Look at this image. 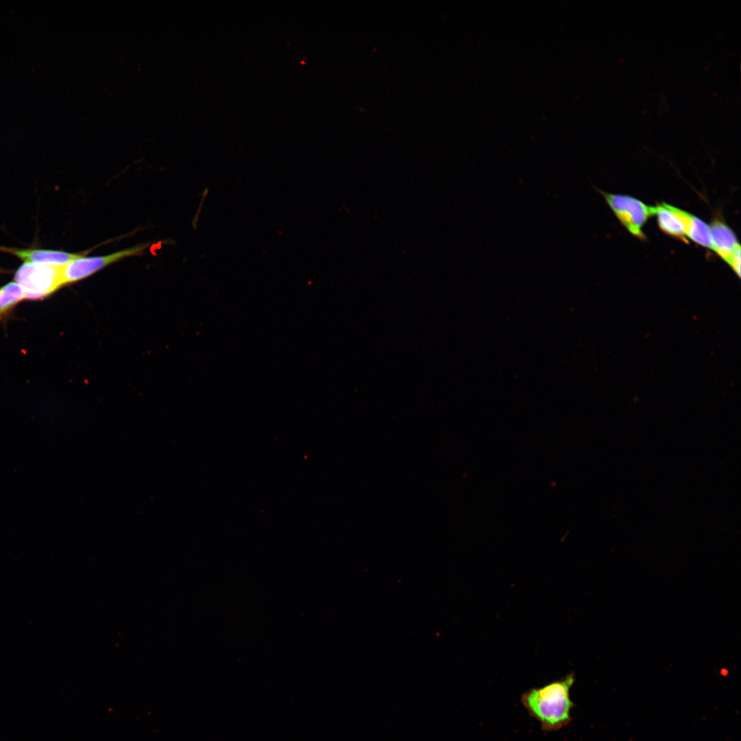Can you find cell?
<instances>
[{
  "instance_id": "obj_1",
  "label": "cell",
  "mask_w": 741,
  "mask_h": 741,
  "mask_svg": "<svg viewBox=\"0 0 741 741\" xmlns=\"http://www.w3.org/2000/svg\"><path fill=\"white\" fill-rule=\"evenodd\" d=\"M575 681L574 674L572 673L522 694V705L528 714L540 722L543 731L559 730L572 720L571 711L575 704L571 700L569 693Z\"/></svg>"
},
{
  "instance_id": "obj_2",
  "label": "cell",
  "mask_w": 741,
  "mask_h": 741,
  "mask_svg": "<svg viewBox=\"0 0 741 741\" xmlns=\"http://www.w3.org/2000/svg\"><path fill=\"white\" fill-rule=\"evenodd\" d=\"M61 267L24 263L16 272L15 282L21 287L25 298H42L62 286Z\"/></svg>"
},
{
  "instance_id": "obj_3",
  "label": "cell",
  "mask_w": 741,
  "mask_h": 741,
  "mask_svg": "<svg viewBox=\"0 0 741 741\" xmlns=\"http://www.w3.org/2000/svg\"><path fill=\"white\" fill-rule=\"evenodd\" d=\"M620 220L633 235L643 239L642 228L648 217L653 215V207H649L635 198L626 195L604 192L596 189Z\"/></svg>"
},
{
  "instance_id": "obj_4",
  "label": "cell",
  "mask_w": 741,
  "mask_h": 741,
  "mask_svg": "<svg viewBox=\"0 0 741 741\" xmlns=\"http://www.w3.org/2000/svg\"><path fill=\"white\" fill-rule=\"evenodd\" d=\"M147 246H137L102 256L84 257L82 254L61 267L62 285L85 279L121 259L141 253Z\"/></svg>"
},
{
  "instance_id": "obj_5",
  "label": "cell",
  "mask_w": 741,
  "mask_h": 741,
  "mask_svg": "<svg viewBox=\"0 0 741 741\" xmlns=\"http://www.w3.org/2000/svg\"><path fill=\"white\" fill-rule=\"evenodd\" d=\"M710 227L711 249L740 277V246L732 230L722 221L714 220Z\"/></svg>"
},
{
  "instance_id": "obj_6",
  "label": "cell",
  "mask_w": 741,
  "mask_h": 741,
  "mask_svg": "<svg viewBox=\"0 0 741 741\" xmlns=\"http://www.w3.org/2000/svg\"><path fill=\"white\" fill-rule=\"evenodd\" d=\"M660 229L666 234L685 240L686 228L691 213L666 203L653 207Z\"/></svg>"
},
{
  "instance_id": "obj_7",
  "label": "cell",
  "mask_w": 741,
  "mask_h": 741,
  "mask_svg": "<svg viewBox=\"0 0 741 741\" xmlns=\"http://www.w3.org/2000/svg\"><path fill=\"white\" fill-rule=\"evenodd\" d=\"M2 250L19 257L24 263L62 266L82 254L45 249H19L4 247Z\"/></svg>"
},
{
  "instance_id": "obj_8",
  "label": "cell",
  "mask_w": 741,
  "mask_h": 741,
  "mask_svg": "<svg viewBox=\"0 0 741 741\" xmlns=\"http://www.w3.org/2000/svg\"><path fill=\"white\" fill-rule=\"evenodd\" d=\"M686 237L705 248L711 249L710 227L704 221L691 214L686 228Z\"/></svg>"
},
{
  "instance_id": "obj_9",
  "label": "cell",
  "mask_w": 741,
  "mask_h": 741,
  "mask_svg": "<svg viewBox=\"0 0 741 741\" xmlns=\"http://www.w3.org/2000/svg\"><path fill=\"white\" fill-rule=\"evenodd\" d=\"M25 298L21 287L15 281L0 287V314Z\"/></svg>"
}]
</instances>
